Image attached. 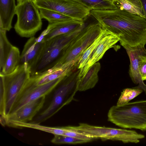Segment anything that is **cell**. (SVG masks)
Instances as JSON below:
<instances>
[{
  "label": "cell",
  "instance_id": "23",
  "mask_svg": "<svg viewBox=\"0 0 146 146\" xmlns=\"http://www.w3.org/2000/svg\"><path fill=\"white\" fill-rule=\"evenodd\" d=\"M91 10H103L117 8L115 3L108 0H74Z\"/></svg>",
  "mask_w": 146,
  "mask_h": 146
},
{
  "label": "cell",
  "instance_id": "13",
  "mask_svg": "<svg viewBox=\"0 0 146 146\" xmlns=\"http://www.w3.org/2000/svg\"><path fill=\"white\" fill-rule=\"evenodd\" d=\"M119 41V39L116 35L109 31L91 54L85 66L80 69L79 78L83 76L90 66L98 62L102 58L106 52L110 48L114 47Z\"/></svg>",
  "mask_w": 146,
  "mask_h": 146
},
{
  "label": "cell",
  "instance_id": "29",
  "mask_svg": "<svg viewBox=\"0 0 146 146\" xmlns=\"http://www.w3.org/2000/svg\"><path fill=\"white\" fill-rule=\"evenodd\" d=\"M139 66L142 80H146V50L140 56Z\"/></svg>",
  "mask_w": 146,
  "mask_h": 146
},
{
  "label": "cell",
  "instance_id": "8",
  "mask_svg": "<svg viewBox=\"0 0 146 146\" xmlns=\"http://www.w3.org/2000/svg\"><path fill=\"white\" fill-rule=\"evenodd\" d=\"M102 29L98 22L86 26L55 65H61L81 57L84 51L96 39Z\"/></svg>",
  "mask_w": 146,
  "mask_h": 146
},
{
  "label": "cell",
  "instance_id": "5",
  "mask_svg": "<svg viewBox=\"0 0 146 146\" xmlns=\"http://www.w3.org/2000/svg\"><path fill=\"white\" fill-rule=\"evenodd\" d=\"M80 71L78 69L74 71L60 82L48 106L31 122L39 124L46 120L72 101L78 91L77 83Z\"/></svg>",
  "mask_w": 146,
  "mask_h": 146
},
{
  "label": "cell",
  "instance_id": "22",
  "mask_svg": "<svg viewBox=\"0 0 146 146\" xmlns=\"http://www.w3.org/2000/svg\"><path fill=\"white\" fill-rule=\"evenodd\" d=\"M7 31L0 29V71L4 66L13 46L6 35Z\"/></svg>",
  "mask_w": 146,
  "mask_h": 146
},
{
  "label": "cell",
  "instance_id": "31",
  "mask_svg": "<svg viewBox=\"0 0 146 146\" xmlns=\"http://www.w3.org/2000/svg\"><path fill=\"white\" fill-rule=\"evenodd\" d=\"M113 3H115L117 0H108Z\"/></svg>",
  "mask_w": 146,
  "mask_h": 146
},
{
  "label": "cell",
  "instance_id": "27",
  "mask_svg": "<svg viewBox=\"0 0 146 146\" xmlns=\"http://www.w3.org/2000/svg\"><path fill=\"white\" fill-rule=\"evenodd\" d=\"M51 140L53 143L58 144H77L87 142L86 141L73 137L63 135H54Z\"/></svg>",
  "mask_w": 146,
  "mask_h": 146
},
{
  "label": "cell",
  "instance_id": "9",
  "mask_svg": "<svg viewBox=\"0 0 146 146\" xmlns=\"http://www.w3.org/2000/svg\"><path fill=\"white\" fill-rule=\"evenodd\" d=\"M38 8L54 10L72 18L84 21L91 9L74 0H33Z\"/></svg>",
  "mask_w": 146,
  "mask_h": 146
},
{
  "label": "cell",
  "instance_id": "3",
  "mask_svg": "<svg viewBox=\"0 0 146 146\" xmlns=\"http://www.w3.org/2000/svg\"><path fill=\"white\" fill-rule=\"evenodd\" d=\"M81 31L80 29H78L45 42L42 50L30 68L31 76L38 74L53 67Z\"/></svg>",
  "mask_w": 146,
  "mask_h": 146
},
{
  "label": "cell",
  "instance_id": "20",
  "mask_svg": "<svg viewBox=\"0 0 146 146\" xmlns=\"http://www.w3.org/2000/svg\"><path fill=\"white\" fill-rule=\"evenodd\" d=\"M20 59L19 49L13 46L0 74L5 75L13 72L20 64Z\"/></svg>",
  "mask_w": 146,
  "mask_h": 146
},
{
  "label": "cell",
  "instance_id": "2",
  "mask_svg": "<svg viewBox=\"0 0 146 146\" xmlns=\"http://www.w3.org/2000/svg\"><path fill=\"white\" fill-rule=\"evenodd\" d=\"M31 76L30 68L20 63L12 73L0 74V114L5 119L9 115L16 99Z\"/></svg>",
  "mask_w": 146,
  "mask_h": 146
},
{
  "label": "cell",
  "instance_id": "7",
  "mask_svg": "<svg viewBox=\"0 0 146 146\" xmlns=\"http://www.w3.org/2000/svg\"><path fill=\"white\" fill-rule=\"evenodd\" d=\"M66 128L82 132L94 139L100 138L103 140L118 141L124 143H137L145 136L133 130L92 125L80 123L78 126H68Z\"/></svg>",
  "mask_w": 146,
  "mask_h": 146
},
{
  "label": "cell",
  "instance_id": "15",
  "mask_svg": "<svg viewBox=\"0 0 146 146\" xmlns=\"http://www.w3.org/2000/svg\"><path fill=\"white\" fill-rule=\"evenodd\" d=\"M124 48L126 51L130 61L129 75L134 83L138 84V86L133 88L143 90L146 95V85L141 78L139 66L140 56L146 49L145 47L134 48L126 47Z\"/></svg>",
  "mask_w": 146,
  "mask_h": 146
},
{
  "label": "cell",
  "instance_id": "6",
  "mask_svg": "<svg viewBox=\"0 0 146 146\" xmlns=\"http://www.w3.org/2000/svg\"><path fill=\"white\" fill-rule=\"evenodd\" d=\"M17 22L14 26L16 32L21 36H34L41 29L42 22L38 8L33 0H25L17 4Z\"/></svg>",
  "mask_w": 146,
  "mask_h": 146
},
{
  "label": "cell",
  "instance_id": "17",
  "mask_svg": "<svg viewBox=\"0 0 146 146\" xmlns=\"http://www.w3.org/2000/svg\"><path fill=\"white\" fill-rule=\"evenodd\" d=\"M15 0H0V29L9 31L16 14Z\"/></svg>",
  "mask_w": 146,
  "mask_h": 146
},
{
  "label": "cell",
  "instance_id": "26",
  "mask_svg": "<svg viewBox=\"0 0 146 146\" xmlns=\"http://www.w3.org/2000/svg\"><path fill=\"white\" fill-rule=\"evenodd\" d=\"M143 90L134 88H126L121 92L117 102L116 105L120 106L127 103L139 95Z\"/></svg>",
  "mask_w": 146,
  "mask_h": 146
},
{
  "label": "cell",
  "instance_id": "18",
  "mask_svg": "<svg viewBox=\"0 0 146 146\" xmlns=\"http://www.w3.org/2000/svg\"><path fill=\"white\" fill-rule=\"evenodd\" d=\"M101 65L97 62L90 66L86 74L79 78L77 83L78 91H84L93 88L98 80V73Z\"/></svg>",
  "mask_w": 146,
  "mask_h": 146
},
{
  "label": "cell",
  "instance_id": "28",
  "mask_svg": "<svg viewBox=\"0 0 146 146\" xmlns=\"http://www.w3.org/2000/svg\"><path fill=\"white\" fill-rule=\"evenodd\" d=\"M66 131L64 135L73 137L75 138L83 140L87 142L92 141L94 139L91 136L82 132L66 128Z\"/></svg>",
  "mask_w": 146,
  "mask_h": 146
},
{
  "label": "cell",
  "instance_id": "24",
  "mask_svg": "<svg viewBox=\"0 0 146 146\" xmlns=\"http://www.w3.org/2000/svg\"><path fill=\"white\" fill-rule=\"evenodd\" d=\"M108 31L106 29H102L98 36L94 41L84 51L78 62L77 69H80L85 66L91 54L98 45L103 38L108 33Z\"/></svg>",
  "mask_w": 146,
  "mask_h": 146
},
{
  "label": "cell",
  "instance_id": "11",
  "mask_svg": "<svg viewBox=\"0 0 146 146\" xmlns=\"http://www.w3.org/2000/svg\"><path fill=\"white\" fill-rule=\"evenodd\" d=\"M80 58L61 65H55L40 74L31 76L30 78L35 84L40 85L58 78H65L77 68L78 63Z\"/></svg>",
  "mask_w": 146,
  "mask_h": 146
},
{
  "label": "cell",
  "instance_id": "12",
  "mask_svg": "<svg viewBox=\"0 0 146 146\" xmlns=\"http://www.w3.org/2000/svg\"><path fill=\"white\" fill-rule=\"evenodd\" d=\"M46 96L41 97L31 102L20 108L15 112L9 114L2 120L3 125L11 121L28 122L32 121L42 108Z\"/></svg>",
  "mask_w": 146,
  "mask_h": 146
},
{
  "label": "cell",
  "instance_id": "16",
  "mask_svg": "<svg viewBox=\"0 0 146 146\" xmlns=\"http://www.w3.org/2000/svg\"><path fill=\"white\" fill-rule=\"evenodd\" d=\"M45 42L39 36L30 37L25 43L21 55L20 63H25L31 68L37 59Z\"/></svg>",
  "mask_w": 146,
  "mask_h": 146
},
{
  "label": "cell",
  "instance_id": "19",
  "mask_svg": "<svg viewBox=\"0 0 146 146\" xmlns=\"http://www.w3.org/2000/svg\"><path fill=\"white\" fill-rule=\"evenodd\" d=\"M7 125L15 127H27L35 129L54 135H64L67 129L64 127H52L44 126L39 124L31 122H23L17 121H11L7 122Z\"/></svg>",
  "mask_w": 146,
  "mask_h": 146
},
{
  "label": "cell",
  "instance_id": "21",
  "mask_svg": "<svg viewBox=\"0 0 146 146\" xmlns=\"http://www.w3.org/2000/svg\"><path fill=\"white\" fill-rule=\"evenodd\" d=\"M115 3L117 8L145 18L140 0H117Z\"/></svg>",
  "mask_w": 146,
  "mask_h": 146
},
{
  "label": "cell",
  "instance_id": "14",
  "mask_svg": "<svg viewBox=\"0 0 146 146\" xmlns=\"http://www.w3.org/2000/svg\"><path fill=\"white\" fill-rule=\"evenodd\" d=\"M84 25V21L73 19L56 23L49 24L46 29L40 35L45 42L56 36L75 31Z\"/></svg>",
  "mask_w": 146,
  "mask_h": 146
},
{
  "label": "cell",
  "instance_id": "10",
  "mask_svg": "<svg viewBox=\"0 0 146 146\" xmlns=\"http://www.w3.org/2000/svg\"><path fill=\"white\" fill-rule=\"evenodd\" d=\"M65 78H58L40 85L35 84L29 78L19 94L9 114L15 112L28 103L46 96Z\"/></svg>",
  "mask_w": 146,
  "mask_h": 146
},
{
  "label": "cell",
  "instance_id": "4",
  "mask_svg": "<svg viewBox=\"0 0 146 146\" xmlns=\"http://www.w3.org/2000/svg\"><path fill=\"white\" fill-rule=\"evenodd\" d=\"M109 121L124 128L146 131V100L129 102L110 108Z\"/></svg>",
  "mask_w": 146,
  "mask_h": 146
},
{
  "label": "cell",
  "instance_id": "25",
  "mask_svg": "<svg viewBox=\"0 0 146 146\" xmlns=\"http://www.w3.org/2000/svg\"><path fill=\"white\" fill-rule=\"evenodd\" d=\"M38 9L41 18L47 20L49 24L61 22L73 19L54 10L43 8H38Z\"/></svg>",
  "mask_w": 146,
  "mask_h": 146
},
{
  "label": "cell",
  "instance_id": "1",
  "mask_svg": "<svg viewBox=\"0 0 146 146\" xmlns=\"http://www.w3.org/2000/svg\"><path fill=\"white\" fill-rule=\"evenodd\" d=\"M90 15L102 28L116 35L124 48L144 47L146 44V19L119 8L91 10Z\"/></svg>",
  "mask_w": 146,
  "mask_h": 146
},
{
  "label": "cell",
  "instance_id": "30",
  "mask_svg": "<svg viewBox=\"0 0 146 146\" xmlns=\"http://www.w3.org/2000/svg\"><path fill=\"white\" fill-rule=\"evenodd\" d=\"M142 5L145 18L146 19V0H140Z\"/></svg>",
  "mask_w": 146,
  "mask_h": 146
}]
</instances>
